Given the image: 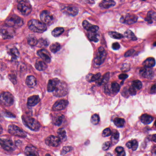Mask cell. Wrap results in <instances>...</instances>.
Listing matches in <instances>:
<instances>
[{
    "label": "cell",
    "instance_id": "6da1fadb",
    "mask_svg": "<svg viewBox=\"0 0 156 156\" xmlns=\"http://www.w3.org/2000/svg\"><path fill=\"white\" fill-rule=\"evenodd\" d=\"M28 25L30 30L37 33H42L47 30V26L45 23L36 19L30 20Z\"/></svg>",
    "mask_w": 156,
    "mask_h": 156
},
{
    "label": "cell",
    "instance_id": "7a4b0ae2",
    "mask_svg": "<svg viewBox=\"0 0 156 156\" xmlns=\"http://www.w3.org/2000/svg\"><path fill=\"white\" fill-rule=\"evenodd\" d=\"M22 118L23 124L30 130L34 131H38L40 128V124L35 119L26 115H23Z\"/></svg>",
    "mask_w": 156,
    "mask_h": 156
},
{
    "label": "cell",
    "instance_id": "3957f363",
    "mask_svg": "<svg viewBox=\"0 0 156 156\" xmlns=\"http://www.w3.org/2000/svg\"><path fill=\"white\" fill-rule=\"evenodd\" d=\"M17 8L22 14L27 16L32 11V6L29 0H16Z\"/></svg>",
    "mask_w": 156,
    "mask_h": 156
},
{
    "label": "cell",
    "instance_id": "277c9868",
    "mask_svg": "<svg viewBox=\"0 0 156 156\" xmlns=\"http://www.w3.org/2000/svg\"><path fill=\"white\" fill-rule=\"evenodd\" d=\"M7 26L11 28H18L23 25V19L16 15H12L9 16L5 21Z\"/></svg>",
    "mask_w": 156,
    "mask_h": 156
},
{
    "label": "cell",
    "instance_id": "5b68a950",
    "mask_svg": "<svg viewBox=\"0 0 156 156\" xmlns=\"http://www.w3.org/2000/svg\"><path fill=\"white\" fill-rule=\"evenodd\" d=\"M68 91L69 89L66 83L60 81L52 92L54 96L56 97H61L66 95L68 93Z\"/></svg>",
    "mask_w": 156,
    "mask_h": 156
},
{
    "label": "cell",
    "instance_id": "8992f818",
    "mask_svg": "<svg viewBox=\"0 0 156 156\" xmlns=\"http://www.w3.org/2000/svg\"><path fill=\"white\" fill-rule=\"evenodd\" d=\"M106 57V52L103 47H100L98 52L93 60L94 65L96 66H100L104 63Z\"/></svg>",
    "mask_w": 156,
    "mask_h": 156
},
{
    "label": "cell",
    "instance_id": "52a82bcc",
    "mask_svg": "<svg viewBox=\"0 0 156 156\" xmlns=\"http://www.w3.org/2000/svg\"><path fill=\"white\" fill-rule=\"evenodd\" d=\"M13 96L11 93L8 92H3L1 94L0 101L2 104L6 106H10L13 104Z\"/></svg>",
    "mask_w": 156,
    "mask_h": 156
},
{
    "label": "cell",
    "instance_id": "ba28073f",
    "mask_svg": "<svg viewBox=\"0 0 156 156\" xmlns=\"http://www.w3.org/2000/svg\"><path fill=\"white\" fill-rule=\"evenodd\" d=\"M8 131L10 134L18 137L25 138L27 135L23 130L15 125H10L8 127Z\"/></svg>",
    "mask_w": 156,
    "mask_h": 156
},
{
    "label": "cell",
    "instance_id": "9c48e42d",
    "mask_svg": "<svg viewBox=\"0 0 156 156\" xmlns=\"http://www.w3.org/2000/svg\"><path fill=\"white\" fill-rule=\"evenodd\" d=\"M40 20L45 24H50L54 20V17L52 13L48 11H43L40 14Z\"/></svg>",
    "mask_w": 156,
    "mask_h": 156
},
{
    "label": "cell",
    "instance_id": "30bf717a",
    "mask_svg": "<svg viewBox=\"0 0 156 156\" xmlns=\"http://www.w3.org/2000/svg\"><path fill=\"white\" fill-rule=\"evenodd\" d=\"M138 17L136 15L131 14H127L125 16H122L120 19V22L121 23L131 25L137 22Z\"/></svg>",
    "mask_w": 156,
    "mask_h": 156
},
{
    "label": "cell",
    "instance_id": "8fae6325",
    "mask_svg": "<svg viewBox=\"0 0 156 156\" xmlns=\"http://www.w3.org/2000/svg\"><path fill=\"white\" fill-rule=\"evenodd\" d=\"M0 143L1 146L3 149L8 152H12L15 150V145L11 140L1 138Z\"/></svg>",
    "mask_w": 156,
    "mask_h": 156
},
{
    "label": "cell",
    "instance_id": "7c38bea8",
    "mask_svg": "<svg viewBox=\"0 0 156 156\" xmlns=\"http://www.w3.org/2000/svg\"><path fill=\"white\" fill-rule=\"evenodd\" d=\"M61 140L58 136L51 135L45 139V143L50 147H56L59 146Z\"/></svg>",
    "mask_w": 156,
    "mask_h": 156
},
{
    "label": "cell",
    "instance_id": "4fadbf2b",
    "mask_svg": "<svg viewBox=\"0 0 156 156\" xmlns=\"http://www.w3.org/2000/svg\"><path fill=\"white\" fill-rule=\"evenodd\" d=\"M61 11L67 15L75 16L78 13V9L76 6H68L62 8H61Z\"/></svg>",
    "mask_w": 156,
    "mask_h": 156
},
{
    "label": "cell",
    "instance_id": "5bb4252c",
    "mask_svg": "<svg viewBox=\"0 0 156 156\" xmlns=\"http://www.w3.org/2000/svg\"><path fill=\"white\" fill-rule=\"evenodd\" d=\"M68 104V101L65 100H59L56 102L53 105L52 109L54 111H60L65 109Z\"/></svg>",
    "mask_w": 156,
    "mask_h": 156
},
{
    "label": "cell",
    "instance_id": "9a60e30c",
    "mask_svg": "<svg viewBox=\"0 0 156 156\" xmlns=\"http://www.w3.org/2000/svg\"><path fill=\"white\" fill-rule=\"evenodd\" d=\"M37 54L44 62L50 63L51 61V57L49 52L47 50L44 49H40L37 52Z\"/></svg>",
    "mask_w": 156,
    "mask_h": 156
},
{
    "label": "cell",
    "instance_id": "2e32d148",
    "mask_svg": "<svg viewBox=\"0 0 156 156\" xmlns=\"http://www.w3.org/2000/svg\"><path fill=\"white\" fill-rule=\"evenodd\" d=\"M140 74L146 78H151L154 75L153 71L148 67H143L140 70Z\"/></svg>",
    "mask_w": 156,
    "mask_h": 156
},
{
    "label": "cell",
    "instance_id": "e0dca14e",
    "mask_svg": "<svg viewBox=\"0 0 156 156\" xmlns=\"http://www.w3.org/2000/svg\"><path fill=\"white\" fill-rule=\"evenodd\" d=\"M83 26L84 29L88 32H97L99 30V27L97 26L90 24L86 20L83 21Z\"/></svg>",
    "mask_w": 156,
    "mask_h": 156
},
{
    "label": "cell",
    "instance_id": "ac0fdd59",
    "mask_svg": "<svg viewBox=\"0 0 156 156\" xmlns=\"http://www.w3.org/2000/svg\"><path fill=\"white\" fill-rule=\"evenodd\" d=\"M14 32L8 28H2L1 30V35L3 39H10L13 38Z\"/></svg>",
    "mask_w": 156,
    "mask_h": 156
},
{
    "label": "cell",
    "instance_id": "d6986e66",
    "mask_svg": "<svg viewBox=\"0 0 156 156\" xmlns=\"http://www.w3.org/2000/svg\"><path fill=\"white\" fill-rule=\"evenodd\" d=\"M61 81L59 79L54 78L49 80L47 85V90L49 92H53L58 83Z\"/></svg>",
    "mask_w": 156,
    "mask_h": 156
},
{
    "label": "cell",
    "instance_id": "ffe728a7",
    "mask_svg": "<svg viewBox=\"0 0 156 156\" xmlns=\"http://www.w3.org/2000/svg\"><path fill=\"white\" fill-rule=\"evenodd\" d=\"M25 154L27 156H39L36 148L32 145H28L25 148Z\"/></svg>",
    "mask_w": 156,
    "mask_h": 156
},
{
    "label": "cell",
    "instance_id": "44dd1931",
    "mask_svg": "<svg viewBox=\"0 0 156 156\" xmlns=\"http://www.w3.org/2000/svg\"><path fill=\"white\" fill-rule=\"evenodd\" d=\"M116 4L114 0H103L100 3V6L104 8L108 9L113 7Z\"/></svg>",
    "mask_w": 156,
    "mask_h": 156
},
{
    "label": "cell",
    "instance_id": "7402d4cb",
    "mask_svg": "<svg viewBox=\"0 0 156 156\" xmlns=\"http://www.w3.org/2000/svg\"><path fill=\"white\" fill-rule=\"evenodd\" d=\"M40 97L38 95H33L28 97V100L27 104L28 106L32 107L35 106L40 102Z\"/></svg>",
    "mask_w": 156,
    "mask_h": 156
},
{
    "label": "cell",
    "instance_id": "603a6c76",
    "mask_svg": "<svg viewBox=\"0 0 156 156\" xmlns=\"http://www.w3.org/2000/svg\"><path fill=\"white\" fill-rule=\"evenodd\" d=\"M25 83L30 88H33L37 84V80L33 76H28L26 79Z\"/></svg>",
    "mask_w": 156,
    "mask_h": 156
},
{
    "label": "cell",
    "instance_id": "cb8c5ba5",
    "mask_svg": "<svg viewBox=\"0 0 156 156\" xmlns=\"http://www.w3.org/2000/svg\"><path fill=\"white\" fill-rule=\"evenodd\" d=\"M101 76V74L100 73H98L96 74L90 73L86 76V80L89 83L95 82V81H99L100 78Z\"/></svg>",
    "mask_w": 156,
    "mask_h": 156
},
{
    "label": "cell",
    "instance_id": "d4e9b609",
    "mask_svg": "<svg viewBox=\"0 0 156 156\" xmlns=\"http://www.w3.org/2000/svg\"><path fill=\"white\" fill-rule=\"evenodd\" d=\"M153 118L152 116L149 114H143L140 117V121L141 122L145 125L150 124L153 121Z\"/></svg>",
    "mask_w": 156,
    "mask_h": 156
},
{
    "label": "cell",
    "instance_id": "484cf974",
    "mask_svg": "<svg viewBox=\"0 0 156 156\" xmlns=\"http://www.w3.org/2000/svg\"><path fill=\"white\" fill-rule=\"evenodd\" d=\"M145 20L150 24L153 23V21H156V13L154 11L149 12Z\"/></svg>",
    "mask_w": 156,
    "mask_h": 156
},
{
    "label": "cell",
    "instance_id": "4316f807",
    "mask_svg": "<svg viewBox=\"0 0 156 156\" xmlns=\"http://www.w3.org/2000/svg\"><path fill=\"white\" fill-rule=\"evenodd\" d=\"M155 64L156 61L155 59L152 57L148 58L143 62V65L144 66L148 68H152L153 67L155 66Z\"/></svg>",
    "mask_w": 156,
    "mask_h": 156
},
{
    "label": "cell",
    "instance_id": "83f0119b",
    "mask_svg": "<svg viewBox=\"0 0 156 156\" xmlns=\"http://www.w3.org/2000/svg\"><path fill=\"white\" fill-rule=\"evenodd\" d=\"M35 68L39 71H44L46 69L47 66L46 63L42 61H37L35 65Z\"/></svg>",
    "mask_w": 156,
    "mask_h": 156
},
{
    "label": "cell",
    "instance_id": "f1b7e54d",
    "mask_svg": "<svg viewBox=\"0 0 156 156\" xmlns=\"http://www.w3.org/2000/svg\"><path fill=\"white\" fill-rule=\"evenodd\" d=\"M28 43L31 46H35L38 44V40L34 35H30L27 37Z\"/></svg>",
    "mask_w": 156,
    "mask_h": 156
},
{
    "label": "cell",
    "instance_id": "f546056e",
    "mask_svg": "<svg viewBox=\"0 0 156 156\" xmlns=\"http://www.w3.org/2000/svg\"><path fill=\"white\" fill-rule=\"evenodd\" d=\"M128 148L131 149L133 151H136L138 147V143L136 140L128 141L126 144Z\"/></svg>",
    "mask_w": 156,
    "mask_h": 156
},
{
    "label": "cell",
    "instance_id": "4dcf8cb0",
    "mask_svg": "<svg viewBox=\"0 0 156 156\" xmlns=\"http://www.w3.org/2000/svg\"><path fill=\"white\" fill-rule=\"evenodd\" d=\"M57 135L61 140L65 141L66 140L67 138L66 132L64 128H61L58 129L57 131Z\"/></svg>",
    "mask_w": 156,
    "mask_h": 156
},
{
    "label": "cell",
    "instance_id": "1f68e13d",
    "mask_svg": "<svg viewBox=\"0 0 156 156\" xmlns=\"http://www.w3.org/2000/svg\"><path fill=\"white\" fill-rule=\"evenodd\" d=\"M119 132L116 130H114V131L112 133V136H111V141L113 145L116 144L118 142L119 140Z\"/></svg>",
    "mask_w": 156,
    "mask_h": 156
},
{
    "label": "cell",
    "instance_id": "d6a6232c",
    "mask_svg": "<svg viewBox=\"0 0 156 156\" xmlns=\"http://www.w3.org/2000/svg\"><path fill=\"white\" fill-rule=\"evenodd\" d=\"M124 35H125V37L128 40H132V41H136L137 40L135 35H134V33L130 30H127L124 33Z\"/></svg>",
    "mask_w": 156,
    "mask_h": 156
},
{
    "label": "cell",
    "instance_id": "836d02e7",
    "mask_svg": "<svg viewBox=\"0 0 156 156\" xmlns=\"http://www.w3.org/2000/svg\"><path fill=\"white\" fill-rule=\"evenodd\" d=\"M64 32V29L63 28L57 27L55 28L52 32V35L54 37H58L62 35Z\"/></svg>",
    "mask_w": 156,
    "mask_h": 156
},
{
    "label": "cell",
    "instance_id": "e575fe53",
    "mask_svg": "<svg viewBox=\"0 0 156 156\" xmlns=\"http://www.w3.org/2000/svg\"><path fill=\"white\" fill-rule=\"evenodd\" d=\"M114 123L118 127H122L125 125V121L124 119L117 117L114 119Z\"/></svg>",
    "mask_w": 156,
    "mask_h": 156
},
{
    "label": "cell",
    "instance_id": "d590c367",
    "mask_svg": "<svg viewBox=\"0 0 156 156\" xmlns=\"http://www.w3.org/2000/svg\"><path fill=\"white\" fill-rule=\"evenodd\" d=\"M108 35H109L111 38L113 39H117V40H119V39H122L124 37L123 35L120 33L116 32L110 31L108 32Z\"/></svg>",
    "mask_w": 156,
    "mask_h": 156
},
{
    "label": "cell",
    "instance_id": "8d00e7d4",
    "mask_svg": "<svg viewBox=\"0 0 156 156\" xmlns=\"http://www.w3.org/2000/svg\"><path fill=\"white\" fill-rule=\"evenodd\" d=\"M109 78H110V73L107 72L103 76V78H102L101 80L99 82V84L100 85H104L106 84L109 81Z\"/></svg>",
    "mask_w": 156,
    "mask_h": 156
},
{
    "label": "cell",
    "instance_id": "74e56055",
    "mask_svg": "<svg viewBox=\"0 0 156 156\" xmlns=\"http://www.w3.org/2000/svg\"><path fill=\"white\" fill-rule=\"evenodd\" d=\"M64 118H65V117L63 115L57 116L55 118V119L54 120V124L56 126H61L62 124Z\"/></svg>",
    "mask_w": 156,
    "mask_h": 156
},
{
    "label": "cell",
    "instance_id": "f35d334b",
    "mask_svg": "<svg viewBox=\"0 0 156 156\" xmlns=\"http://www.w3.org/2000/svg\"><path fill=\"white\" fill-rule=\"evenodd\" d=\"M60 49H61V45L58 43H54L50 45L49 47L50 51L54 53H56L57 52H58Z\"/></svg>",
    "mask_w": 156,
    "mask_h": 156
},
{
    "label": "cell",
    "instance_id": "ab89813d",
    "mask_svg": "<svg viewBox=\"0 0 156 156\" xmlns=\"http://www.w3.org/2000/svg\"><path fill=\"white\" fill-rule=\"evenodd\" d=\"M49 44V42L48 40L45 39L41 38L38 40V44L37 45L40 47H46L48 46Z\"/></svg>",
    "mask_w": 156,
    "mask_h": 156
},
{
    "label": "cell",
    "instance_id": "60d3db41",
    "mask_svg": "<svg viewBox=\"0 0 156 156\" xmlns=\"http://www.w3.org/2000/svg\"><path fill=\"white\" fill-rule=\"evenodd\" d=\"M99 35L97 34V32H88V37L90 40L94 42L99 41V39L97 38Z\"/></svg>",
    "mask_w": 156,
    "mask_h": 156
},
{
    "label": "cell",
    "instance_id": "b9f144b4",
    "mask_svg": "<svg viewBox=\"0 0 156 156\" xmlns=\"http://www.w3.org/2000/svg\"><path fill=\"white\" fill-rule=\"evenodd\" d=\"M120 90V87L119 85L116 83H111V90L112 92L116 94L119 92Z\"/></svg>",
    "mask_w": 156,
    "mask_h": 156
},
{
    "label": "cell",
    "instance_id": "7bdbcfd3",
    "mask_svg": "<svg viewBox=\"0 0 156 156\" xmlns=\"http://www.w3.org/2000/svg\"><path fill=\"white\" fill-rule=\"evenodd\" d=\"M132 85L136 89L140 90L143 87V83L138 80H136L132 81Z\"/></svg>",
    "mask_w": 156,
    "mask_h": 156
},
{
    "label": "cell",
    "instance_id": "ee69618b",
    "mask_svg": "<svg viewBox=\"0 0 156 156\" xmlns=\"http://www.w3.org/2000/svg\"><path fill=\"white\" fill-rule=\"evenodd\" d=\"M10 53L12 56V59H16L17 57L19 56V53L16 48H13L10 49Z\"/></svg>",
    "mask_w": 156,
    "mask_h": 156
},
{
    "label": "cell",
    "instance_id": "f6af8a7d",
    "mask_svg": "<svg viewBox=\"0 0 156 156\" xmlns=\"http://www.w3.org/2000/svg\"><path fill=\"white\" fill-rule=\"evenodd\" d=\"M100 118L99 115L97 114H94L92 115L91 117V121L93 125H97L100 122Z\"/></svg>",
    "mask_w": 156,
    "mask_h": 156
},
{
    "label": "cell",
    "instance_id": "bcb514c9",
    "mask_svg": "<svg viewBox=\"0 0 156 156\" xmlns=\"http://www.w3.org/2000/svg\"><path fill=\"white\" fill-rule=\"evenodd\" d=\"M73 148L70 146H65L63 147L62 150L61 152V155H64L68 153V152H71Z\"/></svg>",
    "mask_w": 156,
    "mask_h": 156
},
{
    "label": "cell",
    "instance_id": "7dc6e473",
    "mask_svg": "<svg viewBox=\"0 0 156 156\" xmlns=\"http://www.w3.org/2000/svg\"><path fill=\"white\" fill-rule=\"evenodd\" d=\"M111 134H112V132L110 129L109 128H107L103 131L102 136L103 137H108L111 135Z\"/></svg>",
    "mask_w": 156,
    "mask_h": 156
},
{
    "label": "cell",
    "instance_id": "c3c4849f",
    "mask_svg": "<svg viewBox=\"0 0 156 156\" xmlns=\"http://www.w3.org/2000/svg\"><path fill=\"white\" fill-rule=\"evenodd\" d=\"M111 146V143L109 141H107L104 143L102 145V149L104 151H107Z\"/></svg>",
    "mask_w": 156,
    "mask_h": 156
},
{
    "label": "cell",
    "instance_id": "681fc988",
    "mask_svg": "<svg viewBox=\"0 0 156 156\" xmlns=\"http://www.w3.org/2000/svg\"><path fill=\"white\" fill-rule=\"evenodd\" d=\"M8 78L14 84H17V78H16V76L15 75L12 74H9L8 76Z\"/></svg>",
    "mask_w": 156,
    "mask_h": 156
},
{
    "label": "cell",
    "instance_id": "f907efd6",
    "mask_svg": "<svg viewBox=\"0 0 156 156\" xmlns=\"http://www.w3.org/2000/svg\"><path fill=\"white\" fill-rule=\"evenodd\" d=\"M128 92L129 94L131 95H135L136 93V88L133 86H131L128 89Z\"/></svg>",
    "mask_w": 156,
    "mask_h": 156
},
{
    "label": "cell",
    "instance_id": "816d5d0a",
    "mask_svg": "<svg viewBox=\"0 0 156 156\" xmlns=\"http://www.w3.org/2000/svg\"><path fill=\"white\" fill-rule=\"evenodd\" d=\"M130 69V66L129 64H124L122 65L121 70L123 71H127Z\"/></svg>",
    "mask_w": 156,
    "mask_h": 156
},
{
    "label": "cell",
    "instance_id": "f5cc1de1",
    "mask_svg": "<svg viewBox=\"0 0 156 156\" xmlns=\"http://www.w3.org/2000/svg\"><path fill=\"white\" fill-rule=\"evenodd\" d=\"M135 52V51L134 49H130V50H128V51L126 52V53H125V57H128L131 56L133 55Z\"/></svg>",
    "mask_w": 156,
    "mask_h": 156
},
{
    "label": "cell",
    "instance_id": "db71d44e",
    "mask_svg": "<svg viewBox=\"0 0 156 156\" xmlns=\"http://www.w3.org/2000/svg\"><path fill=\"white\" fill-rule=\"evenodd\" d=\"M3 114H4V115L5 116L8 117L9 118H15L16 116L14 114H13L12 113H11L10 112H4V113H3Z\"/></svg>",
    "mask_w": 156,
    "mask_h": 156
},
{
    "label": "cell",
    "instance_id": "11a10c76",
    "mask_svg": "<svg viewBox=\"0 0 156 156\" xmlns=\"http://www.w3.org/2000/svg\"><path fill=\"white\" fill-rule=\"evenodd\" d=\"M112 47L113 49H114V50H118L120 48L121 46H120L119 43H118V42H115L112 44Z\"/></svg>",
    "mask_w": 156,
    "mask_h": 156
},
{
    "label": "cell",
    "instance_id": "9f6ffc18",
    "mask_svg": "<svg viewBox=\"0 0 156 156\" xmlns=\"http://www.w3.org/2000/svg\"><path fill=\"white\" fill-rule=\"evenodd\" d=\"M128 75L126 74H121L119 76V78L121 80H125L128 78Z\"/></svg>",
    "mask_w": 156,
    "mask_h": 156
},
{
    "label": "cell",
    "instance_id": "6f0895ef",
    "mask_svg": "<svg viewBox=\"0 0 156 156\" xmlns=\"http://www.w3.org/2000/svg\"><path fill=\"white\" fill-rule=\"evenodd\" d=\"M123 151H124V148L121 147H118L115 149V151L117 152L118 154H119Z\"/></svg>",
    "mask_w": 156,
    "mask_h": 156
},
{
    "label": "cell",
    "instance_id": "680465c9",
    "mask_svg": "<svg viewBox=\"0 0 156 156\" xmlns=\"http://www.w3.org/2000/svg\"><path fill=\"white\" fill-rule=\"evenodd\" d=\"M150 92H151V93L152 94L156 93V83L152 86Z\"/></svg>",
    "mask_w": 156,
    "mask_h": 156
},
{
    "label": "cell",
    "instance_id": "91938a15",
    "mask_svg": "<svg viewBox=\"0 0 156 156\" xmlns=\"http://www.w3.org/2000/svg\"><path fill=\"white\" fill-rule=\"evenodd\" d=\"M152 153H156V145L154 146L153 147L152 150Z\"/></svg>",
    "mask_w": 156,
    "mask_h": 156
},
{
    "label": "cell",
    "instance_id": "94428289",
    "mask_svg": "<svg viewBox=\"0 0 156 156\" xmlns=\"http://www.w3.org/2000/svg\"><path fill=\"white\" fill-rule=\"evenodd\" d=\"M152 140H153L155 143H156V134H154L152 136Z\"/></svg>",
    "mask_w": 156,
    "mask_h": 156
},
{
    "label": "cell",
    "instance_id": "6125c7cd",
    "mask_svg": "<svg viewBox=\"0 0 156 156\" xmlns=\"http://www.w3.org/2000/svg\"><path fill=\"white\" fill-rule=\"evenodd\" d=\"M118 156H126V153H125V151H123L119 154H118Z\"/></svg>",
    "mask_w": 156,
    "mask_h": 156
},
{
    "label": "cell",
    "instance_id": "be15d7a7",
    "mask_svg": "<svg viewBox=\"0 0 156 156\" xmlns=\"http://www.w3.org/2000/svg\"><path fill=\"white\" fill-rule=\"evenodd\" d=\"M1 134L2 133V127H1Z\"/></svg>",
    "mask_w": 156,
    "mask_h": 156
},
{
    "label": "cell",
    "instance_id": "e7e4bbea",
    "mask_svg": "<svg viewBox=\"0 0 156 156\" xmlns=\"http://www.w3.org/2000/svg\"><path fill=\"white\" fill-rule=\"evenodd\" d=\"M154 126L156 127V121H155V123H154Z\"/></svg>",
    "mask_w": 156,
    "mask_h": 156
},
{
    "label": "cell",
    "instance_id": "03108f58",
    "mask_svg": "<svg viewBox=\"0 0 156 156\" xmlns=\"http://www.w3.org/2000/svg\"><path fill=\"white\" fill-rule=\"evenodd\" d=\"M154 45H155V46H156V42H155V43H154Z\"/></svg>",
    "mask_w": 156,
    "mask_h": 156
},
{
    "label": "cell",
    "instance_id": "003e7915",
    "mask_svg": "<svg viewBox=\"0 0 156 156\" xmlns=\"http://www.w3.org/2000/svg\"><path fill=\"white\" fill-rule=\"evenodd\" d=\"M143 1H146V0H142Z\"/></svg>",
    "mask_w": 156,
    "mask_h": 156
}]
</instances>
